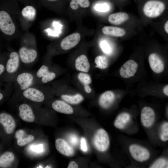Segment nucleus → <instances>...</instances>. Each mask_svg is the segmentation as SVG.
Returning <instances> with one entry per match:
<instances>
[{
  "label": "nucleus",
  "mask_w": 168,
  "mask_h": 168,
  "mask_svg": "<svg viewBox=\"0 0 168 168\" xmlns=\"http://www.w3.org/2000/svg\"><path fill=\"white\" fill-rule=\"evenodd\" d=\"M43 85H33L23 91L21 96L32 102H42L45 99L48 93L54 91Z\"/></svg>",
  "instance_id": "obj_3"
},
{
  "label": "nucleus",
  "mask_w": 168,
  "mask_h": 168,
  "mask_svg": "<svg viewBox=\"0 0 168 168\" xmlns=\"http://www.w3.org/2000/svg\"><path fill=\"white\" fill-rule=\"evenodd\" d=\"M129 18L128 15L124 12H118L110 14L109 16L108 20L111 24L114 25H120Z\"/></svg>",
  "instance_id": "obj_21"
},
{
  "label": "nucleus",
  "mask_w": 168,
  "mask_h": 168,
  "mask_svg": "<svg viewBox=\"0 0 168 168\" xmlns=\"http://www.w3.org/2000/svg\"><path fill=\"white\" fill-rule=\"evenodd\" d=\"M77 77L83 85L85 91L88 93H91V89L89 85L91 82V79L90 76L86 73L81 72L78 74Z\"/></svg>",
  "instance_id": "obj_24"
},
{
  "label": "nucleus",
  "mask_w": 168,
  "mask_h": 168,
  "mask_svg": "<svg viewBox=\"0 0 168 168\" xmlns=\"http://www.w3.org/2000/svg\"><path fill=\"white\" fill-rule=\"evenodd\" d=\"M0 29L8 35H13L16 30L15 25L10 16L4 11H0Z\"/></svg>",
  "instance_id": "obj_9"
},
{
  "label": "nucleus",
  "mask_w": 168,
  "mask_h": 168,
  "mask_svg": "<svg viewBox=\"0 0 168 168\" xmlns=\"http://www.w3.org/2000/svg\"><path fill=\"white\" fill-rule=\"evenodd\" d=\"M155 114L151 107L145 106L142 109L140 114L141 122L142 125L147 128L152 127L155 120Z\"/></svg>",
  "instance_id": "obj_10"
},
{
  "label": "nucleus",
  "mask_w": 168,
  "mask_h": 168,
  "mask_svg": "<svg viewBox=\"0 0 168 168\" xmlns=\"http://www.w3.org/2000/svg\"><path fill=\"white\" fill-rule=\"evenodd\" d=\"M75 67L78 71L86 73L90 70V66L87 56L84 54L78 56L75 61Z\"/></svg>",
  "instance_id": "obj_19"
},
{
  "label": "nucleus",
  "mask_w": 168,
  "mask_h": 168,
  "mask_svg": "<svg viewBox=\"0 0 168 168\" xmlns=\"http://www.w3.org/2000/svg\"><path fill=\"white\" fill-rule=\"evenodd\" d=\"M55 145L57 151L62 155L70 156L74 153L73 148L62 138L57 139L55 141Z\"/></svg>",
  "instance_id": "obj_16"
},
{
  "label": "nucleus",
  "mask_w": 168,
  "mask_h": 168,
  "mask_svg": "<svg viewBox=\"0 0 168 168\" xmlns=\"http://www.w3.org/2000/svg\"><path fill=\"white\" fill-rule=\"evenodd\" d=\"M168 85H166L163 88V92L164 94L166 96H168Z\"/></svg>",
  "instance_id": "obj_39"
},
{
  "label": "nucleus",
  "mask_w": 168,
  "mask_h": 168,
  "mask_svg": "<svg viewBox=\"0 0 168 168\" xmlns=\"http://www.w3.org/2000/svg\"><path fill=\"white\" fill-rule=\"evenodd\" d=\"M93 142L96 149L101 152H104L109 148L110 140L107 132L103 128L98 129L93 138Z\"/></svg>",
  "instance_id": "obj_6"
},
{
  "label": "nucleus",
  "mask_w": 168,
  "mask_h": 168,
  "mask_svg": "<svg viewBox=\"0 0 168 168\" xmlns=\"http://www.w3.org/2000/svg\"><path fill=\"white\" fill-rule=\"evenodd\" d=\"M94 9L98 12H106L110 10V6L106 3H99L95 5Z\"/></svg>",
  "instance_id": "obj_33"
},
{
  "label": "nucleus",
  "mask_w": 168,
  "mask_h": 168,
  "mask_svg": "<svg viewBox=\"0 0 168 168\" xmlns=\"http://www.w3.org/2000/svg\"><path fill=\"white\" fill-rule=\"evenodd\" d=\"M131 119V116L129 113L122 112L119 114L114 122V125L119 129H124L129 123Z\"/></svg>",
  "instance_id": "obj_20"
},
{
  "label": "nucleus",
  "mask_w": 168,
  "mask_h": 168,
  "mask_svg": "<svg viewBox=\"0 0 168 168\" xmlns=\"http://www.w3.org/2000/svg\"><path fill=\"white\" fill-rule=\"evenodd\" d=\"M81 148L82 151L86 152L87 150V147L86 140L84 138L82 137L81 140Z\"/></svg>",
  "instance_id": "obj_36"
},
{
  "label": "nucleus",
  "mask_w": 168,
  "mask_h": 168,
  "mask_svg": "<svg viewBox=\"0 0 168 168\" xmlns=\"http://www.w3.org/2000/svg\"><path fill=\"white\" fill-rule=\"evenodd\" d=\"M60 97L64 101L69 104L74 105L80 103L83 100V96L79 94L73 95L62 94Z\"/></svg>",
  "instance_id": "obj_26"
},
{
  "label": "nucleus",
  "mask_w": 168,
  "mask_h": 168,
  "mask_svg": "<svg viewBox=\"0 0 168 168\" xmlns=\"http://www.w3.org/2000/svg\"><path fill=\"white\" fill-rule=\"evenodd\" d=\"M15 158L14 154L10 152L4 153L0 157V167L6 168L9 166Z\"/></svg>",
  "instance_id": "obj_25"
},
{
  "label": "nucleus",
  "mask_w": 168,
  "mask_h": 168,
  "mask_svg": "<svg viewBox=\"0 0 168 168\" xmlns=\"http://www.w3.org/2000/svg\"><path fill=\"white\" fill-rule=\"evenodd\" d=\"M165 9V5L162 2L151 0L144 5L143 12L145 15L149 18H154L160 15Z\"/></svg>",
  "instance_id": "obj_5"
},
{
  "label": "nucleus",
  "mask_w": 168,
  "mask_h": 168,
  "mask_svg": "<svg viewBox=\"0 0 168 168\" xmlns=\"http://www.w3.org/2000/svg\"><path fill=\"white\" fill-rule=\"evenodd\" d=\"M68 141L71 145L76 146L78 144V139L77 136L74 134L69 135L68 137Z\"/></svg>",
  "instance_id": "obj_35"
},
{
  "label": "nucleus",
  "mask_w": 168,
  "mask_h": 168,
  "mask_svg": "<svg viewBox=\"0 0 168 168\" xmlns=\"http://www.w3.org/2000/svg\"><path fill=\"white\" fill-rule=\"evenodd\" d=\"M138 68V64L135 61L132 59L128 60L120 68V75L124 78H129L134 76Z\"/></svg>",
  "instance_id": "obj_11"
},
{
  "label": "nucleus",
  "mask_w": 168,
  "mask_h": 168,
  "mask_svg": "<svg viewBox=\"0 0 168 168\" xmlns=\"http://www.w3.org/2000/svg\"><path fill=\"white\" fill-rule=\"evenodd\" d=\"M168 160L161 158L156 160L150 166L151 168H164L168 167Z\"/></svg>",
  "instance_id": "obj_31"
},
{
  "label": "nucleus",
  "mask_w": 168,
  "mask_h": 168,
  "mask_svg": "<svg viewBox=\"0 0 168 168\" xmlns=\"http://www.w3.org/2000/svg\"><path fill=\"white\" fill-rule=\"evenodd\" d=\"M0 123L2 125L6 133L7 134L12 133L16 128V123L13 117L6 113L0 114Z\"/></svg>",
  "instance_id": "obj_13"
},
{
  "label": "nucleus",
  "mask_w": 168,
  "mask_h": 168,
  "mask_svg": "<svg viewBox=\"0 0 168 168\" xmlns=\"http://www.w3.org/2000/svg\"><path fill=\"white\" fill-rule=\"evenodd\" d=\"M164 29L166 33H168V21L165 23L164 25Z\"/></svg>",
  "instance_id": "obj_40"
},
{
  "label": "nucleus",
  "mask_w": 168,
  "mask_h": 168,
  "mask_svg": "<svg viewBox=\"0 0 168 168\" xmlns=\"http://www.w3.org/2000/svg\"><path fill=\"white\" fill-rule=\"evenodd\" d=\"M21 13L23 17L26 19L32 21L36 16V11L33 7L27 6L22 9Z\"/></svg>",
  "instance_id": "obj_27"
},
{
  "label": "nucleus",
  "mask_w": 168,
  "mask_h": 168,
  "mask_svg": "<svg viewBox=\"0 0 168 168\" xmlns=\"http://www.w3.org/2000/svg\"><path fill=\"white\" fill-rule=\"evenodd\" d=\"M35 75L36 85H43L54 79L57 73L51 66L44 63L35 72Z\"/></svg>",
  "instance_id": "obj_4"
},
{
  "label": "nucleus",
  "mask_w": 168,
  "mask_h": 168,
  "mask_svg": "<svg viewBox=\"0 0 168 168\" xmlns=\"http://www.w3.org/2000/svg\"><path fill=\"white\" fill-rule=\"evenodd\" d=\"M18 54L21 62L27 68L32 66L38 55L35 49L25 46H22L20 48Z\"/></svg>",
  "instance_id": "obj_7"
},
{
  "label": "nucleus",
  "mask_w": 168,
  "mask_h": 168,
  "mask_svg": "<svg viewBox=\"0 0 168 168\" xmlns=\"http://www.w3.org/2000/svg\"><path fill=\"white\" fill-rule=\"evenodd\" d=\"M34 139L33 136L29 135L27 137H23L18 139L17 142V145L20 146H24L31 142Z\"/></svg>",
  "instance_id": "obj_32"
},
{
  "label": "nucleus",
  "mask_w": 168,
  "mask_h": 168,
  "mask_svg": "<svg viewBox=\"0 0 168 168\" xmlns=\"http://www.w3.org/2000/svg\"><path fill=\"white\" fill-rule=\"evenodd\" d=\"M102 31L104 34L118 37L123 36L125 34L123 29L113 26H105L102 28Z\"/></svg>",
  "instance_id": "obj_22"
},
{
  "label": "nucleus",
  "mask_w": 168,
  "mask_h": 168,
  "mask_svg": "<svg viewBox=\"0 0 168 168\" xmlns=\"http://www.w3.org/2000/svg\"><path fill=\"white\" fill-rule=\"evenodd\" d=\"M48 0L50 1H54L57 0Z\"/></svg>",
  "instance_id": "obj_41"
},
{
  "label": "nucleus",
  "mask_w": 168,
  "mask_h": 168,
  "mask_svg": "<svg viewBox=\"0 0 168 168\" xmlns=\"http://www.w3.org/2000/svg\"><path fill=\"white\" fill-rule=\"evenodd\" d=\"M78 167V165L74 161H72L69 164L68 168H77Z\"/></svg>",
  "instance_id": "obj_38"
},
{
  "label": "nucleus",
  "mask_w": 168,
  "mask_h": 168,
  "mask_svg": "<svg viewBox=\"0 0 168 168\" xmlns=\"http://www.w3.org/2000/svg\"><path fill=\"white\" fill-rule=\"evenodd\" d=\"M100 47L102 51L107 54H110L111 51V49L109 44L105 40L101 42Z\"/></svg>",
  "instance_id": "obj_34"
},
{
  "label": "nucleus",
  "mask_w": 168,
  "mask_h": 168,
  "mask_svg": "<svg viewBox=\"0 0 168 168\" xmlns=\"http://www.w3.org/2000/svg\"><path fill=\"white\" fill-rule=\"evenodd\" d=\"M160 140L163 142H166L168 140V123L165 122L161 125L159 133Z\"/></svg>",
  "instance_id": "obj_30"
},
{
  "label": "nucleus",
  "mask_w": 168,
  "mask_h": 168,
  "mask_svg": "<svg viewBox=\"0 0 168 168\" xmlns=\"http://www.w3.org/2000/svg\"><path fill=\"white\" fill-rule=\"evenodd\" d=\"M24 134V132L22 130H19L16 133V137L18 139L23 137Z\"/></svg>",
  "instance_id": "obj_37"
},
{
  "label": "nucleus",
  "mask_w": 168,
  "mask_h": 168,
  "mask_svg": "<svg viewBox=\"0 0 168 168\" xmlns=\"http://www.w3.org/2000/svg\"><path fill=\"white\" fill-rule=\"evenodd\" d=\"M148 62L151 69L156 73H160L164 70L165 65L164 63L156 54L153 53L149 56Z\"/></svg>",
  "instance_id": "obj_14"
},
{
  "label": "nucleus",
  "mask_w": 168,
  "mask_h": 168,
  "mask_svg": "<svg viewBox=\"0 0 168 168\" xmlns=\"http://www.w3.org/2000/svg\"><path fill=\"white\" fill-rule=\"evenodd\" d=\"M21 60L18 53L11 52L6 61L4 72L0 81L7 82H13L15 78L21 70Z\"/></svg>",
  "instance_id": "obj_2"
},
{
  "label": "nucleus",
  "mask_w": 168,
  "mask_h": 168,
  "mask_svg": "<svg viewBox=\"0 0 168 168\" xmlns=\"http://www.w3.org/2000/svg\"><path fill=\"white\" fill-rule=\"evenodd\" d=\"M19 115L23 121L27 122H32L35 119L34 110L29 104L23 103L18 107Z\"/></svg>",
  "instance_id": "obj_12"
},
{
  "label": "nucleus",
  "mask_w": 168,
  "mask_h": 168,
  "mask_svg": "<svg viewBox=\"0 0 168 168\" xmlns=\"http://www.w3.org/2000/svg\"><path fill=\"white\" fill-rule=\"evenodd\" d=\"M95 63L96 67L100 69H104L107 68L108 61L107 58L103 55H98L95 58Z\"/></svg>",
  "instance_id": "obj_28"
},
{
  "label": "nucleus",
  "mask_w": 168,
  "mask_h": 168,
  "mask_svg": "<svg viewBox=\"0 0 168 168\" xmlns=\"http://www.w3.org/2000/svg\"><path fill=\"white\" fill-rule=\"evenodd\" d=\"M81 35L79 33H73L64 38L60 43V47L64 50L70 49L77 45L79 42Z\"/></svg>",
  "instance_id": "obj_15"
},
{
  "label": "nucleus",
  "mask_w": 168,
  "mask_h": 168,
  "mask_svg": "<svg viewBox=\"0 0 168 168\" xmlns=\"http://www.w3.org/2000/svg\"><path fill=\"white\" fill-rule=\"evenodd\" d=\"M130 154L135 161L143 162L148 160L150 156V153L146 148L141 145L133 144L128 148Z\"/></svg>",
  "instance_id": "obj_8"
},
{
  "label": "nucleus",
  "mask_w": 168,
  "mask_h": 168,
  "mask_svg": "<svg viewBox=\"0 0 168 168\" xmlns=\"http://www.w3.org/2000/svg\"><path fill=\"white\" fill-rule=\"evenodd\" d=\"M13 83L7 82L0 81V101L6 96L9 95L13 91Z\"/></svg>",
  "instance_id": "obj_23"
},
{
  "label": "nucleus",
  "mask_w": 168,
  "mask_h": 168,
  "mask_svg": "<svg viewBox=\"0 0 168 168\" xmlns=\"http://www.w3.org/2000/svg\"><path fill=\"white\" fill-rule=\"evenodd\" d=\"M115 98L114 92L111 91L104 92L100 96L98 103L102 108L107 109L109 108L114 103Z\"/></svg>",
  "instance_id": "obj_17"
},
{
  "label": "nucleus",
  "mask_w": 168,
  "mask_h": 168,
  "mask_svg": "<svg viewBox=\"0 0 168 168\" xmlns=\"http://www.w3.org/2000/svg\"><path fill=\"white\" fill-rule=\"evenodd\" d=\"M90 2L89 0H72L70 4L71 8L73 10L77 9L79 5L82 8L89 7Z\"/></svg>",
  "instance_id": "obj_29"
},
{
  "label": "nucleus",
  "mask_w": 168,
  "mask_h": 168,
  "mask_svg": "<svg viewBox=\"0 0 168 168\" xmlns=\"http://www.w3.org/2000/svg\"><path fill=\"white\" fill-rule=\"evenodd\" d=\"M53 109L56 112L66 114H72L73 113L72 108L65 101L57 100L51 104Z\"/></svg>",
  "instance_id": "obj_18"
},
{
  "label": "nucleus",
  "mask_w": 168,
  "mask_h": 168,
  "mask_svg": "<svg viewBox=\"0 0 168 168\" xmlns=\"http://www.w3.org/2000/svg\"><path fill=\"white\" fill-rule=\"evenodd\" d=\"M35 72L21 70L13 82L12 92L14 95L20 96L23 91L30 87L36 85Z\"/></svg>",
  "instance_id": "obj_1"
}]
</instances>
